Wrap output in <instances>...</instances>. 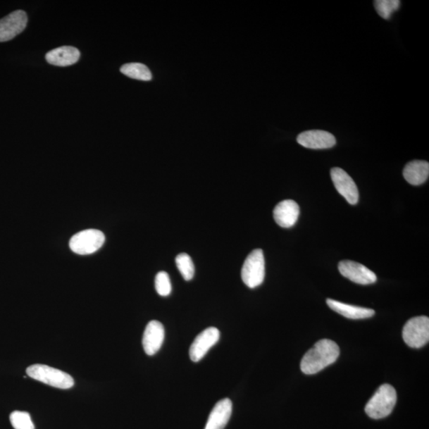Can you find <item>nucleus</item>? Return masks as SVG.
<instances>
[{
    "label": "nucleus",
    "instance_id": "1",
    "mask_svg": "<svg viewBox=\"0 0 429 429\" xmlns=\"http://www.w3.org/2000/svg\"><path fill=\"white\" fill-rule=\"evenodd\" d=\"M340 347L330 340H321L304 354L301 362V370L306 375H315L337 361Z\"/></svg>",
    "mask_w": 429,
    "mask_h": 429
},
{
    "label": "nucleus",
    "instance_id": "2",
    "mask_svg": "<svg viewBox=\"0 0 429 429\" xmlns=\"http://www.w3.org/2000/svg\"><path fill=\"white\" fill-rule=\"evenodd\" d=\"M397 402V392L391 385L384 384L378 389L365 407V412L372 419L387 418L393 411Z\"/></svg>",
    "mask_w": 429,
    "mask_h": 429
},
{
    "label": "nucleus",
    "instance_id": "3",
    "mask_svg": "<svg viewBox=\"0 0 429 429\" xmlns=\"http://www.w3.org/2000/svg\"><path fill=\"white\" fill-rule=\"evenodd\" d=\"M27 374L35 380L62 390L70 389L74 379L67 373L46 365L35 364L29 366Z\"/></svg>",
    "mask_w": 429,
    "mask_h": 429
},
{
    "label": "nucleus",
    "instance_id": "4",
    "mask_svg": "<svg viewBox=\"0 0 429 429\" xmlns=\"http://www.w3.org/2000/svg\"><path fill=\"white\" fill-rule=\"evenodd\" d=\"M241 276L247 287H258L265 278V259L263 250L256 249L247 256L242 266Z\"/></svg>",
    "mask_w": 429,
    "mask_h": 429
},
{
    "label": "nucleus",
    "instance_id": "5",
    "mask_svg": "<svg viewBox=\"0 0 429 429\" xmlns=\"http://www.w3.org/2000/svg\"><path fill=\"white\" fill-rule=\"evenodd\" d=\"M105 242V235L99 230L88 229L74 235L70 241V247L80 256H87L101 249Z\"/></svg>",
    "mask_w": 429,
    "mask_h": 429
},
{
    "label": "nucleus",
    "instance_id": "6",
    "mask_svg": "<svg viewBox=\"0 0 429 429\" xmlns=\"http://www.w3.org/2000/svg\"><path fill=\"white\" fill-rule=\"evenodd\" d=\"M405 343L412 348H421L428 344L429 340L428 317L416 316L406 322L402 331Z\"/></svg>",
    "mask_w": 429,
    "mask_h": 429
},
{
    "label": "nucleus",
    "instance_id": "7",
    "mask_svg": "<svg viewBox=\"0 0 429 429\" xmlns=\"http://www.w3.org/2000/svg\"><path fill=\"white\" fill-rule=\"evenodd\" d=\"M220 333L216 328L211 327L199 334L189 348V356L192 362L197 363L217 344Z\"/></svg>",
    "mask_w": 429,
    "mask_h": 429
},
{
    "label": "nucleus",
    "instance_id": "8",
    "mask_svg": "<svg viewBox=\"0 0 429 429\" xmlns=\"http://www.w3.org/2000/svg\"><path fill=\"white\" fill-rule=\"evenodd\" d=\"M27 21V13L22 10L13 11L0 20V42L15 38L26 28Z\"/></svg>",
    "mask_w": 429,
    "mask_h": 429
},
{
    "label": "nucleus",
    "instance_id": "9",
    "mask_svg": "<svg viewBox=\"0 0 429 429\" xmlns=\"http://www.w3.org/2000/svg\"><path fill=\"white\" fill-rule=\"evenodd\" d=\"M338 267L341 275L354 283L371 285L377 281V276L374 272L364 265L353 261H341Z\"/></svg>",
    "mask_w": 429,
    "mask_h": 429
},
{
    "label": "nucleus",
    "instance_id": "10",
    "mask_svg": "<svg viewBox=\"0 0 429 429\" xmlns=\"http://www.w3.org/2000/svg\"><path fill=\"white\" fill-rule=\"evenodd\" d=\"M331 178L339 194L343 196L348 203L356 204L359 201V191L356 184L349 174L341 168L335 167L331 170Z\"/></svg>",
    "mask_w": 429,
    "mask_h": 429
},
{
    "label": "nucleus",
    "instance_id": "11",
    "mask_svg": "<svg viewBox=\"0 0 429 429\" xmlns=\"http://www.w3.org/2000/svg\"><path fill=\"white\" fill-rule=\"evenodd\" d=\"M297 141L304 147L313 150L329 149L337 144L335 136L325 130H307L297 136Z\"/></svg>",
    "mask_w": 429,
    "mask_h": 429
},
{
    "label": "nucleus",
    "instance_id": "12",
    "mask_svg": "<svg viewBox=\"0 0 429 429\" xmlns=\"http://www.w3.org/2000/svg\"><path fill=\"white\" fill-rule=\"evenodd\" d=\"M165 328L158 321L148 323L142 337L143 349L148 356H154L163 344Z\"/></svg>",
    "mask_w": 429,
    "mask_h": 429
},
{
    "label": "nucleus",
    "instance_id": "13",
    "mask_svg": "<svg viewBox=\"0 0 429 429\" xmlns=\"http://www.w3.org/2000/svg\"><path fill=\"white\" fill-rule=\"evenodd\" d=\"M300 215V208L293 200H285L273 209V219L280 227L289 228L295 225Z\"/></svg>",
    "mask_w": 429,
    "mask_h": 429
},
{
    "label": "nucleus",
    "instance_id": "14",
    "mask_svg": "<svg viewBox=\"0 0 429 429\" xmlns=\"http://www.w3.org/2000/svg\"><path fill=\"white\" fill-rule=\"evenodd\" d=\"M232 413V402L228 399L216 404L209 416L204 429H223L227 425Z\"/></svg>",
    "mask_w": 429,
    "mask_h": 429
},
{
    "label": "nucleus",
    "instance_id": "15",
    "mask_svg": "<svg viewBox=\"0 0 429 429\" xmlns=\"http://www.w3.org/2000/svg\"><path fill=\"white\" fill-rule=\"evenodd\" d=\"M80 57L78 49L73 46H61L53 49L46 55L48 63L61 67L77 63Z\"/></svg>",
    "mask_w": 429,
    "mask_h": 429
},
{
    "label": "nucleus",
    "instance_id": "16",
    "mask_svg": "<svg viewBox=\"0 0 429 429\" xmlns=\"http://www.w3.org/2000/svg\"><path fill=\"white\" fill-rule=\"evenodd\" d=\"M327 304L329 308L344 316L346 318L352 320L370 318L375 314L374 310L359 306H351L332 299H327Z\"/></svg>",
    "mask_w": 429,
    "mask_h": 429
},
{
    "label": "nucleus",
    "instance_id": "17",
    "mask_svg": "<svg viewBox=\"0 0 429 429\" xmlns=\"http://www.w3.org/2000/svg\"><path fill=\"white\" fill-rule=\"evenodd\" d=\"M429 175V164L426 161H410L403 170V176L410 185H420L425 183Z\"/></svg>",
    "mask_w": 429,
    "mask_h": 429
},
{
    "label": "nucleus",
    "instance_id": "18",
    "mask_svg": "<svg viewBox=\"0 0 429 429\" xmlns=\"http://www.w3.org/2000/svg\"><path fill=\"white\" fill-rule=\"evenodd\" d=\"M120 71L124 75L143 82H149L152 79V74L148 67L141 63H129L123 65Z\"/></svg>",
    "mask_w": 429,
    "mask_h": 429
},
{
    "label": "nucleus",
    "instance_id": "19",
    "mask_svg": "<svg viewBox=\"0 0 429 429\" xmlns=\"http://www.w3.org/2000/svg\"><path fill=\"white\" fill-rule=\"evenodd\" d=\"M176 264L185 281H190L194 276L195 267L189 254L182 253L176 257Z\"/></svg>",
    "mask_w": 429,
    "mask_h": 429
},
{
    "label": "nucleus",
    "instance_id": "20",
    "mask_svg": "<svg viewBox=\"0 0 429 429\" xmlns=\"http://www.w3.org/2000/svg\"><path fill=\"white\" fill-rule=\"evenodd\" d=\"M400 4L399 0H376L374 2L378 14L384 20H389L392 14L399 10Z\"/></svg>",
    "mask_w": 429,
    "mask_h": 429
},
{
    "label": "nucleus",
    "instance_id": "21",
    "mask_svg": "<svg viewBox=\"0 0 429 429\" xmlns=\"http://www.w3.org/2000/svg\"><path fill=\"white\" fill-rule=\"evenodd\" d=\"M10 421L15 429H35L30 415L27 412L14 411L10 415Z\"/></svg>",
    "mask_w": 429,
    "mask_h": 429
},
{
    "label": "nucleus",
    "instance_id": "22",
    "mask_svg": "<svg viewBox=\"0 0 429 429\" xmlns=\"http://www.w3.org/2000/svg\"><path fill=\"white\" fill-rule=\"evenodd\" d=\"M155 289L161 297H167L171 294L172 285L169 275L165 271H161L155 278Z\"/></svg>",
    "mask_w": 429,
    "mask_h": 429
}]
</instances>
